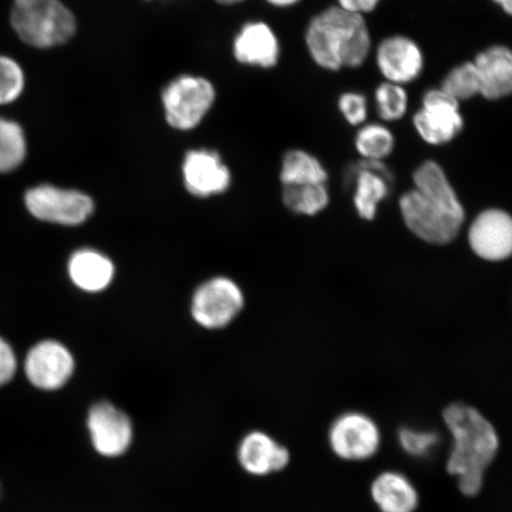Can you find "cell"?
Returning a JSON list of instances; mask_svg holds the SVG:
<instances>
[{
	"instance_id": "3",
	"label": "cell",
	"mask_w": 512,
	"mask_h": 512,
	"mask_svg": "<svg viewBox=\"0 0 512 512\" xmlns=\"http://www.w3.org/2000/svg\"><path fill=\"white\" fill-rule=\"evenodd\" d=\"M304 44L312 63L326 73L362 68L374 49L367 17L335 4L319 10L307 21Z\"/></svg>"
},
{
	"instance_id": "17",
	"label": "cell",
	"mask_w": 512,
	"mask_h": 512,
	"mask_svg": "<svg viewBox=\"0 0 512 512\" xmlns=\"http://www.w3.org/2000/svg\"><path fill=\"white\" fill-rule=\"evenodd\" d=\"M185 185L192 195L208 197L221 194L230 184V172L219 153L211 150H192L183 164Z\"/></svg>"
},
{
	"instance_id": "4",
	"label": "cell",
	"mask_w": 512,
	"mask_h": 512,
	"mask_svg": "<svg viewBox=\"0 0 512 512\" xmlns=\"http://www.w3.org/2000/svg\"><path fill=\"white\" fill-rule=\"evenodd\" d=\"M11 30L24 46L37 50L62 47L78 32V18L62 0H12Z\"/></svg>"
},
{
	"instance_id": "27",
	"label": "cell",
	"mask_w": 512,
	"mask_h": 512,
	"mask_svg": "<svg viewBox=\"0 0 512 512\" xmlns=\"http://www.w3.org/2000/svg\"><path fill=\"white\" fill-rule=\"evenodd\" d=\"M27 88V73L19 61L0 54V107L15 104Z\"/></svg>"
},
{
	"instance_id": "21",
	"label": "cell",
	"mask_w": 512,
	"mask_h": 512,
	"mask_svg": "<svg viewBox=\"0 0 512 512\" xmlns=\"http://www.w3.org/2000/svg\"><path fill=\"white\" fill-rule=\"evenodd\" d=\"M280 181L283 185L325 184L328 172L312 153L292 149L285 153L281 162Z\"/></svg>"
},
{
	"instance_id": "15",
	"label": "cell",
	"mask_w": 512,
	"mask_h": 512,
	"mask_svg": "<svg viewBox=\"0 0 512 512\" xmlns=\"http://www.w3.org/2000/svg\"><path fill=\"white\" fill-rule=\"evenodd\" d=\"M479 80V98L503 101L512 93V51L503 43L480 49L472 59Z\"/></svg>"
},
{
	"instance_id": "19",
	"label": "cell",
	"mask_w": 512,
	"mask_h": 512,
	"mask_svg": "<svg viewBox=\"0 0 512 512\" xmlns=\"http://www.w3.org/2000/svg\"><path fill=\"white\" fill-rule=\"evenodd\" d=\"M370 496L380 512H415L420 504L418 489L399 471L379 473L370 485Z\"/></svg>"
},
{
	"instance_id": "28",
	"label": "cell",
	"mask_w": 512,
	"mask_h": 512,
	"mask_svg": "<svg viewBox=\"0 0 512 512\" xmlns=\"http://www.w3.org/2000/svg\"><path fill=\"white\" fill-rule=\"evenodd\" d=\"M401 450L414 458H425L439 446L440 435L422 428L402 427L398 433Z\"/></svg>"
},
{
	"instance_id": "22",
	"label": "cell",
	"mask_w": 512,
	"mask_h": 512,
	"mask_svg": "<svg viewBox=\"0 0 512 512\" xmlns=\"http://www.w3.org/2000/svg\"><path fill=\"white\" fill-rule=\"evenodd\" d=\"M354 144L362 159L383 162L394 152L396 140L387 124L367 121L358 127Z\"/></svg>"
},
{
	"instance_id": "31",
	"label": "cell",
	"mask_w": 512,
	"mask_h": 512,
	"mask_svg": "<svg viewBox=\"0 0 512 512\" xmlns=\"http://www.w3.org/2000/svg\"><path fill=\"white\" fill-rule=\"evenodd\" d=\"M383 0H336L335 5L352 14L368 17L380 8Z\"/></svg>"
},
{
	"instance_id": "34",
	"label": "cell",
	"mask_w": 512,
	"mask_h": 512,
	"mask_svg": "<svg viewBox=\"0 0 512 512\" xmlns=\"http://www.w3.org/2000/svg\"><path fill=\"white\" fill-rule=\"evenodd\" d=\"M215 2L222 6H234L246 2V0H215Z\"/></svg>"
},
{
	"instance_id": "7",
	"label": "cell",
	"mask_w": 512,
	"mask_h": 512,
	"mask_svg": "<svg viewBox=\"0 0 512 512\" xmlns=\"http://www.w3.org/2000/svg\"><path fill=\"white\" fill-rule=\"evenodd\" d=\"M328 441L332 453L344 462H367L379 453L382 433L380 426L369 415L352 411L332 421Z\"/></svg>"
},
{
	"instance_id": "5",
	"label": "cell",
	"mask_w": 512,
	"mask_h": 512,
	"mask_svg": "<svg viewBox=\"0 0 512 512\" xmlns=\"http://www.w3.org/2000/svg\"><path fill=\"white\" fill-rule=\"evenodd\" d=\"M216 99L214 83L195 74L176 76L160 93L166 123L177 131H191L200 126L213 110Z\"/></svg>"
},
{
	"instance_id": "32",
	"label": "cell",
	"mask_w": 512,
	"mask_h": 512,
	"mask_svg": "<svg viewBox=\"0 0 512 512\" xmlns=\"http://www.w3.org/2000/svg\"><path fill=\"white\" fill-rule=\"evenodd\" d=\"M267 5H270L271 8L278 10H288L296 8L300 3H303V0H264Z\"/></svg>"
},
{
	"instance_id": "16",
	"label": "cell",
	"mask_w": 512,
	"mask_h": 512,
	"mask_svg": "<svg viewBox=\"0 0 512 512\" xmlns=\"http://www.w3.org/2000/svg\"><path fill=\"white\" fill-rule=\"evenodd\" d=\"M238 460L249 475L266 477L284 471L291 463V452L272 435L253 431L240 441Z\"/></svg>"
},
{
	"instance_id": "35",
	"label": "cell",
	"mask_w": 512,
	"mask_h": 512,
	"mask_svg": "<svg viewBox=\"0 0 512 512\" xmlns=\"http://www.w3.org/2000/svg\"><path fill=\"white\" fill-rule=\"evenodd\" d=\"M0 494H2V484H0Z\"/></svg>"
},
{
	"instance_id": "36",
	"label": "cell",
	"mask_w": 512,
	"mask_h": 512,
	"mask_svg": "<svg viewBox=\"0 0 512 512\" xmlns=\"http://www.w3.org/2000/svg\"><path fill=\"white\" fill-rule=\"evenodd\" d=\"M146 2H150V0H146Z\"/></svg>"
},
{
	"instance_id": "29",
	"label": "cell",
	"mask_w": 512,
	"mask_h": 512,
	"mask_svg": "<svg viewBox=\"0 0 512 512\" xmlns=\"http://www.w3.org/2000/svg\"><path fill=\"white\" fill-rule=\"evenodd\" d=\"M336 106L338 113L348 125L360 127L367 123L369 99L366 93L357 89H347L338 94Z\"/></svg>"
},
{
	"instance_id": "11",
	"label": "cell",
	"mask_w": 512,
	"mask_h": 512,
	"mask_svg": "<svg viewBox=\"0 0 512 512\" xmlns=\"http://www.w3.org/2000/svg\"><path fill=\"white\" fill-rule=\"evenodd\" d=\"M87 430L94 450L102 457L123 456L133 441V424L120 408L110 402L95 403L87 414Z\"/></svg>"
},
{
	"instance_id": "12",
	"label": "cell",
	"mask_w": 512,
	"mask_h": 512,
	"mask_svg": "<svg viewBox=\"0 0 512 512\" xmlns=\"http://www.w3.org/2000/svg\"><path fill=\"white\" fill-rule=\"evenodd\" d=\"M240 287L228 278H214L198 287L192 299V316L208 329L228 325L242 310Z\"/></svg>"
},
{
	"instance_id": "2",
	"label": "cell",
	"mask_w": 512,
	"mask_h": 512,
	"mask_svg": "<svg viewBox=\"0 0 512 512\" xmlns=\"http://www.w3.org/2000/svg\"><path fill=\"white\" fill-rule=\"evenodd\" d=\"M443 421L452 439L446 462L448 475L457 479L464 496L475 497L482 492L486 471L501 447L499 434L482 412L462 402L447 406Z\"/></svg>"
},
{
	"instance_id": "18",
	"label": "cell",
	"mask_w": 512,
	"mask_h": 512,
	"mask_svg": "<svg viewBox=\"0 0 512 512\" xmlns=\"http://www.w3.org/2000/svg\"><path fill=\"white\" fill-rule=\"evenodd\" d=\"M355 208L363 220H374L377 206L389 194V183L393 181L386 165L379 160L362 159L355 165Z\"/></svg>"
},
{
	"instance_id": "1",
	"label": "cell",
	"mask_w": 512,
	"mask_h": 512,
	"mask_svg": "<svg viewBox=\"0 0 512 512\" xmlns=\"http://www.w3.org/2000/svg\"><path fill=\"white\" fill-rule=\"evenodd\" d=\"M414 189L400 200L403 222L419 239L447 245L457 239L465 211L443 168L425 160L413 174Z\"/></svg>"
},
{
	"instance_id": "23",
	"label": "cell",
	"mask_w": 512,
	"mask_h": 512,
	"mask_svg": "<svg viewBox=\"0 0 512 512\" xmlns=\"http://www.w3.org/2000/svg\"><path fill=\"white\" fill-rule=\"evenodd\" d=\"M283 201L293 213L315 216L329 206L330 196L325 184L284 185Z\"/></svg>"
},
{
	"instance_id": "24",
	"label": "cell",
	"mask_w": 512,
	"mask_h": 512,
	"mask_svg": "<svg viewBox=\"0 0 512 512\" xmlns=\"http://www.w3.org/2000/svg\"><path fill=\"white\" fill-rule=\"evenodd\" d=\"M373 104L381 123H396L406 117L411 96L407 87L382 81L374 89Z\"/></svg>"
},
{
	"instance_id": "8",
	"label": "cell",
	"mask_w": 512,
	"mask_h": 512,
	"mask_svg": "<svg viewBox=\"0 0 512 512\" xmlns=\"http://www.w3.org/2000/svg\"><path fill=\"white\" fill-rule=\"evenodd\" d=\"M371 55L383 81L407 87L425 73V50L412 36L398 32L383 37Z\"/></svg>"
},
{
	"instance_id": "33",
	"label": "cell",
	"mask_w": 512,
	"mask_h": 512,
	"mask_svg": "<svg viewBox=\"0 0 512 512\" xmlns=\"http://www.w3.org/2000/svg\"><path fill=\"white\" fill-rule=\"evenodd\" d=\"M490 2L501 10L504 15L508 17L512 15V0H490Z\"/></svg>"
},
{
	"instance_id": "30",
	"label": "cell",
	"mask_w": 512,
	"mask_h": 512,
	"mask_svg": "<svg viewBox=\"0 0 512 512\" xmlns=\"http://www.w3.org/2000/svg\"><path fill=\"white\" fill-rule=\"evenodd\" d=\"M18 371V360L14 349L0 338V388L8 386L15 380Z\"/></svg>"
},
{
	"instance_id": "9",
	"label": "cell",
	"mask_w": 512,
	"mask_h": 512,
	"mask_svg": "<svg viewBox=\"0 0 512 512\" xmlns=\"http://www.w3.org/2000/svg\"><path fill=\"white\" fill-rule=\"evenodd\" d=\"M25 203L38 220L76 226L92 215L94 204L91 197L75 190H64L51 185L31 189Z\"/></svg>"
},
{
	"instance_id": "20",
	"label": "cell",
	"mask_w": 512,
	"mask_h": 512,
	"mask_svg": "<svg viewBox=\"0 0 512 512\" xmlns=\"http://www.w3.org/2000/svg\"><path fill=\"white\" fill-rule=\"evenodd\" d=\"M69 275L81 290L99 292L111 284L114 266L105 255L92 249H82L70 258Z\"/></svg>"
},
{
	"instance_id": "26",
	"label": "cell",
	"mask_w": 512,
	"mask_h": 512,
	"mask_svg": "<svg viewBox=\"0 0 512 512\" xmlns=\"http://www.w3.org/2000/svg\"><path fill=\"white\" fill-rule=\"evenodd\" d=\"M439 87L459 104L479 98V80L475 64L467 60L447 70Z\"/></svg>"
},
{
	"instance_id": "6",
	"label": "cell",
	"mask_w": 512,
	"mask_h": 512,
	"mask_svg": "<svg viewBox=\"0 0 512 512\" xmlns=\"http://www.w3.org/2000/svg\"><path fill=\"white\" fill-rule=\"evenodd\" d=\"M412 125L427 145L450 144L465 128L462 104L439 86L428 88L421 95L420 107L413 114Z\"/></svg>"
},
{
	"instance_id": "14",
	"label": "cell",
	"mask_w": 512,
	"mask_h": 512,
	"mask_svg": "<svg viewBox=\"0 0 512 512\" xmlns=\"http://www.w3.org/2000/svg\"><path fill=\"white\" fill-rule=\"evenodd\" d=\"M470 247L480 259L497 262L512 252V221L508 213L489 209L480 213L469 229Z\"/></svg>"
},
{
	"instance_id": "13",
	"label": "cell",
	"mask_w": 512,
	"mask_h": 512,
	"mask_svg": "<svg viewBox=\"0 0 512 512\" xmlns=\"http://www.w3.org/2000/svg\"><path fill=\"white\" fill-rule=\"evenodd\" d=\"M234 60L241 66L271 70L279 66L283 47L277 31L262 19L243 23L233 38Z\"/></svg>"
},
{
	"instance_id": "25",
	"label": "cell",
	"mask_w": 512,
	"mask_h": 512,
	"mask_svg": "<svg viewBox=\"0 0 512 512\" xmlns=\"http://www.w3.org/2000/svg\"><path fill=\"white\" fill-rule=\"evenodd\" d=\"M27 137L17 121L0 117V172L18 168L27 157Z\"/></svg>"
},
{
	"instance_id": "10",
	"label": "cell",
	"mask_w": 512,
	"mask_h": 512,
	"mask_svg": "<svg viewBox=\"0 0 512 512\" xmlns=\"http://www.w3.org/2000/svg\"><path fill=\"white\" fill-rule=\"evenodd\" d=\"M75 369L74 357L63 344L43 341L25 356L23 371L32 388L56 392L66 386Z\"/></svg>"
}]
</instances>
